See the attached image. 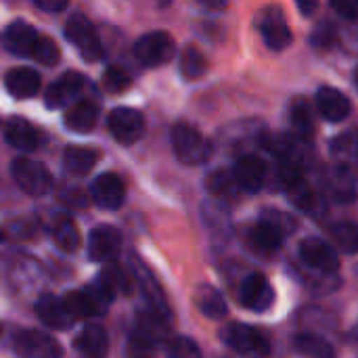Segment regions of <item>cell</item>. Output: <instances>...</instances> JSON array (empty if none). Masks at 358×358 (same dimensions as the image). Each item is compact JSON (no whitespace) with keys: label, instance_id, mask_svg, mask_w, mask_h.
<instances>
[{"label":"cell","instance_id":"14","mask_svg":"<svg viewBox=\"0 0 358 358\" xmlns=\"http://www.w3.org/2000/svg\"><path fill=\"white\" fill-rule=\"evenodd\" d=\"M82 90H84V78L76 71H67L48 86L44 94V103L48 109H63L73 101H78Z\"/></svg>","mask_w":358,"mask_h":358},{"label":"cell","instance_id":"25","mask_svg":"<svg viewBox=\"0 0 358 358\" xmlns=\"http://www.w3.org/2000/svg\"><path fill=\"white\" fill-rule=\"evenodd\" d=\"M331 157L336 159V166H342L350 170L352 174L358 170V130H348L338 134L329 145Z\"/></svg>","mask_w":358,"mask_h":358},{"label":"cell","instance_id":"26","mask_svg":"<svg viewBox=\"0 0 358 358\" xmlns=\"http://www.w3.org/2000/svg\"><path fill=\"white\" fill-rule=\"evenodd\" d=\"M193 302H195L197 310L212 321H220L229 315V306H227L222 294L212 285H206V283L197 285V289L193 292Z\"/></svg>","mask_w":358,"mask_h":358},{"label":"cell","instance_id":"45","mask_svg":"<svg viewBox=\"0 0 358 358\" xmlns=\"http://www.w3.org/2000/svg\"><path fill=\"white\" fill-rule=\"evenodd\" d=\"M355 86H357V90H358V67H357V71H355Z\"/></svg>","mask_w":358,"mask_h":358},{"label":"cell","instance_id":"39","mask_svg":"<svg viewBox=\"0 0 358 358\" xmlns=\"http://www.w3.org/2000/svg\"><path fill=\"white\" fill-rule=\"evenodd\" d=\"M31 57H34L38 63L52 67V65H57V63H59V59H61V50H59V46L55 44V40H50V38H42V36H40V40H38L36 50H34V55H31Z\"/></svg>","mask_w":358,"mask_h":358},{"label":"cell","instance_id":"43","mask_svg":"<svg viewBox=\"0 0 358 358\" xmlns=\"http://www.w3.org/2000/svg\"><path fill=\"white\" fill-rule=\"evenodd\" d=\"M34 4H36V8L46 10V13H59V10H65V6H67L65 0H36Z\"/></svg>","mask_w":358,"mask_h":358},{"label":"cell","instance_id":"22","mask_svg":"<svg viewBox=\"0 0 358 358\" xmlns=\"http://www.w3.org/2000/svg\"><path fill=\"white\" fill-rule=\"evenodd\" d=\"M4 138L10 147H15L19 151H34L40 145L38 130L21 115L8 117V122L4 124Z\"/></svg>","mask_w":358,"mask_h":358},{"label":"cell","instance_id":"40","mask_svg":"<svg viewBox=\"0 0 358 358\" xmlns=\"http://www.w3.org/2000/svg\"><path fill=\"white\" fill-rule=\"evenodd\" d=\"M336 27H334V23H327V21H323V23H319L315 29H313V34H310V44L315 46V48H319V50H329L331 46H334V42H336Z\"/></svg>","mask_w":358,"mask_h":358},{"label":"cell","instance_id":"47","mask_svg":"<svg viewBox=\"0 0 358 358\" xmlns=\"http://www.w3.org/2000/svg\"><path fill=\"white\" fill-rule=\"evenodd\" d=\"M0 336H2V325H0Z\"/></svg>","mask_w":358,"mask_h":358},{"label":"cell","instance_id":"48","mask_svg":"<svg viewBox=\"0 0 358 358\" xmlns=\"http://www.w3.org/2000/svg\"><path fill=\"white\" fill-rule=\"evenodd\" d=\"M357 275H358V273H357Z\"/></svg>","mask_w":358,"mask_h":358},{"label":"cell","instance_id":"11","mask_svg":"<svg viewBox=\"0 0 358 358\" xmlns=\"http://www.w3.org/2000/svg\"><path fill=\"white\" fill-rule=\"evenodd\" d=\"M13 350L19 358H63L61 344L52 336L36 329L17 334L13 340Z\"/></svg>","mask_w":358,"mask_h":358},{"label":"cell","instance_id":"9","mask_svg":"<svg viewBox=\"0 0 358 358\" xmlns=\"http://www.w3.org/2000/svg\"><path fill=\"white\" fill-rule=\"evenodd\" d=\"M256 27L260 29L262 40L271 50H285L294 40V34H292V29L283 17V10L279 6L262 8L256 15Z\"/></svg>","mask_w":358,"mask_h":358},{"label":"cell","instance_id":"2","mask_svg":"<svg viewBox=\"0 0 358 358\" xmlns=\"http://www.w3.org/2000/svg\"><path fill=\"white\" fill-rule=\"evenodd\" d=\"M170 138H172V149H174V155L178 157L180 164L185 166H201L210 159L212 155V147L210 143L203 138V134L187 124V122H178L172 132H170Z\"/></svg>","mask_w":358,"mask_h":358},{"label":"cell","instance_id":"38","mask_svg":"<svg viewBox=\"0 0 358 358\" xmlns=\"http://www.w3.org/2000/svg\"><path fill=\"white\" fill-rule=\"evenodd\" d=\"M166 358H201L199 346L191 338H174L168 342Z\"/></svg>","mask_w":358,"mask_h":358},{"label":"cell","instance_id":"15","mask_svg":"<svg viewBox=\"0 0 358 358\" xmlns=\"http://www.w3.org/2000/svg\"><path fill=\"white\" fill-rule=\"evenodd\" d=\"M36 315H38V319L46 327L57 329V331L69 329L76 323V317L71 315V310L65 304V300L59 298V296H52V294H42L38 298V302H36Z\"/></svg>","mask_w":358,"mask_h":358},{"label":"cell","instance_id":"32","mask_svg":"<svg viewBox=\"0 0 358 358\" xmlns=\"http://www.w3.org/2000/svg\"><path fill=\"white\" fill-rule=\"evenodd\" d=\"M99 279L113 296H130L132 294V287H134L132 275L117 262H107L105 268L101 271Z\"/></svg>","mask_w":358,"mask_h":358},{"label":"cell","instance_id":"33","mask_svg":"<svg viewBox=\"0 0 358 358\" xmlns=\"http://www.w3.org/2000/svg\"><path fill=\"white\" fill-rule=\"evenodd\" d=\"M296 350L308 358H336L334 346L325 338L310 331H304L296 338Z\"/></svg>","mask_w":358,"mask_h":358},{"label":"cell","instance_id":"3","mask_svg":"<svg viewBox=\"0 0 358 358\" xmlns=\"http://www.w3.org/2000/svg\"><path fill=\"white\" fill-rule=\"evenodd\" d=\"M113 294L103 285L101 279L92 281L88 287L80 289V292H69L63 300L69 306L71 315L78 319H92V317H103L111 302H113Z\"/></svg>","mask_w":358,"mask_h":358},{"label":"cell","instance_id":"20","mask_svg":"<svg viewBox=\"0 0 358 358\" xmlns=\"http://www.w3.org/2000/svg\"><path fill=\"white\" fill-rule=\"evenodd\" d=\"M317 109H319L321 117H325L331 124H338L350 115L352 105H350V99L344 92H340L338 88L323 86L317 90Z\"/></svg>","mask_w":358,"mask_h":358},{"label":"cell","instance_id":"24","mask_svg":"<svg viewBox=\"0 0 358 358\" xmlns=\"http://www.w3.org/2000/svg\"><path fill=\"white\" fill-rule=\"evenodd\" d=\"M4 86L15 99H29L40 90V73L31 67H15L4 76Z\"/></svg>","mask_w":358,"mask_h":358},{"label":"cell","instance_id":"28","mask_svg":"<svg viewBox=\"0 0 358 358\" xmlns=\"http://www.w3.org/2000/svg\"><path fill=\"white\" fill-rule=\"evenodd\" d=\"M99 107L92 101H78L65 113V126L71 132H90L96 126Z\"/></svg>","mask_w":358,"mask_h":358},{"label":"cell","instance_id":"37","mask_svg":"<svg viewBox=\"0 0 358 358\" xmlns=\"http://www.w3.org/2000/svg\"><path fill=\"white\" fill-rule=\"evenodd\" d=\"M130 84H132L130 76L122 67H117V65L107 67L105 73H103V88L107 92H111V94H120V92L128 90Z\"/></svg>","mask_w":358,"mask_h":358},{"label":"cell","instance_id":"16","mask_svg":"<svg viewBox=\"0 0 358 358\" xmlns=\"http://www.w3.org/2000/svg\"><path fill=\"white\" fill-rule=\"evenodd\" d=\"M90 195L101 210H117L126 199V187L117 174L105 172L90 185Z\"/></svg>","mask_w":358,"mask_h":358},{"label":"cell","instance_id":"8","mask_svg":"<svg viewBox=\"0 0 358 358\" xmlns=\"http://www.w3.org/2000/svg\"><path fill=\"white\" fill-rule=\"evenodd\" d=\"M10 174H13L17 187L31 197H42L50 189V174L44 168V164H40L36 159L17 157L10 164Z\"/></svg>","mask_w":358,"mask_h":358},{"label":"cell","instance_id":"4","mask_svg":"<svg viewBox=\"0 0 358 358\" xmlns=\"http://www.w3.org/2000/svg\"><path fill=\"white\" fill-rule=\"evenodd\" d=\"M222 342L233 348L241 358H268L271 357V342L262 331L252 325L243 323H229L220 331Z\"/></svg>","mask_w":358,"mask_h":358},{"label":"cell","instance_id":"30","mask_svg":"<svg viewBox=\"0 0 358 358\" xmlns=\"http://www.w3.org/2000/svg\"><path fill=\"white\" fill-rule=\"evenodd\" d=\"M50 235L61 252L73 254L80 250V231L69 216H57L50 224Z\"/></svg>","mask_w":358,"mask_h":358},{"label":"cell","instance_id":"34","mask_svg":"<svg viewBox=\"0 0 358 358\" xmlns=\"http://www.w3.org/2000/svg\"><path fill=\"white\" fill-rule=\"evenodd\" d=\"M208 71V61L197 46H187L180 55V73L187 80H197Z\"/></svg>","mask_w":358,"mask_h":358},{"label":"cell","instance_id":"21","mask_svg":"<svg viewBox=\"0 0 358 358\" xmlns=\"http://www.w3.org/2000/svg\"><path fill=\"white\" fill-rule=\"evenodd\" d=\"M134 334L149 340L151 344L159 346L162 342L168 340L170 336V319H166L164 315L151 310L149 306L145 310H138L136 313V327H134Z\"/></svg>","mask_w":358,"mask_h":358},{"label":"cell","instance_id":"44","mask_svg":"<svg viewBox=\"0 0 358 358\" xmlns=\"http://www.w3.org/2000/svg\"><path fill=\"white\" fill-rule=\"evenodd\" d=\"M317 2H306V0H298V8L302 10V15L304 17H308V15H313L315 10H317Z\"/></svg>","mask_w":358,"mask_h":358},{"label":"cell","instance_id":"18","mask_svg":"<svg viewBox=\"0 0 358 358\" xmlns=\"http://www.w3.org/2000/svg\"><path fill=\"white\" fill-rule=\"evenodd\" d=\"M233 174L241 187V191L248 193H258L262 191L264 182H266V166L264 162L254 155V153H243L233 168Z\"/></svg>","mask_w":358,"mask_h":358},{"label":"cell","instance_id":"12","mask_svg":"<svg viewBox=\"0 0 358 358\" xmlns=\"http://www.w3.org/2000/svg\"><path fill=\"white\" fill-rule=\"evenodd\" d=\"M109 132L120 145H132L145 134V117L130 107H117L109 113Z\"/></svg>","mask_w":358,"mask_h":358},{"label":"cell","instance_id":"27","mask_svg":"<svg viewBox=\"0 0 358 358\" xmlns=\"http://www.w3.org/2000/svg\"><path fill=\"white\" fill-rule=\"evenodd\" d=\"M327 193L340 201V203H350L357 197V178L350 170L336 166L329 174H327Z\"/></svg>","mask_w":358,"mask_h":358},{"label":"cell","instance_id":"7","mask_svg":"<svg viewBox=\"0 0 358 358\" xmlns=\"http://www.w3.org/2000/svg\"><path fill=\"white\" fill-rule=\"evenodd\" d=\"M134 57L145 67H159L172 61L176 44L168 31H149L134 42Z\"/></svg>","mask_w":358,"mask_h":358},{"label":"cell","instance_id":"13","mask_svg":"<svg viewBox=\"0 0 358 358\" xmlns=\"http://www.w3.org/2000/svg\"><path fill=\"white\" fill-rule=\"evenodd\" d=\"M239 300L252 313H266L275 302V289L262 273H250L241 281Z\"/></svg>","mask_w":358,"mask_h":358},{"label":"cell","instance_id":"42","mask_svg":"<svg viewBox=\"0 0 358 358\" xmlns=\"http://www.w3.org/2000/svg\"><path fill=\"white\" fill-rule=\"evenodd\" d=\"M331 8L348 21L358 19V0H336L331 2Z\"/></svg>","mask_w":358,"mask_h":358},{"label":"cell","instance_id":"10","mask_svg":"<svg viewBox=\"0 0 358 358\" xmlns=\"http://www.w3.org/2000/svg\"><path fill=\"white\" fill-rule=\"evenodd\" d=\"M300 258L304 266L319 275H338L340 256L338 252L319 237H308L300 243Z\"/></svg>","mask_w":358,"mask_h":358},{"label":"cell","instance_id":"23","mask_svg":"<svg viewBox=\"0 0 358 358\" xmlns=\"http://www.w3.org/2000/svg\"><path fill=\"white\" fill-rule=\"evenodd\" d=\"M76 350L84 358H107L109 355L107 331L96 323H88L76 338Z\"/></svg>","mask_w":358,"mask_h":358},{"label":"cell","instance_id":"41","mask_svg":"<svg viewBox=\"0 0 358 358\" xmlns=\"http://www.w3.org/2000/svg\"><path fill=\"white\" fill-rule=\"evenodd\" d=\"M155 350H157L155 344H151L149 340H145L136 334H132L128 340V357L130 358H155L157 355Z\"/></svg>","mask_w":358,"mask_h":358},{"label":"cell","instance_id":"36","mask_svg":"<svg viewBox=\"0 0 358 358\" xmlns=\"http://www.w3.org/2000/svg\"><path fill=\"white\" fill-rule=\"evenodd\" d=\"M289 122L300 136H308V132H313V109L304 99H296L289 105Z\"/></svg>","mask_w":358,"mask_h":358},{"label":"cell","instance_id":"1","mask_svg":"<svg viewBox=\"0 0 358 358\" xmlns=\"http://www.w3.org/2000/svg\"><path fill=\"white\" fill-rule=\"evenodd\" d=\"M296 229V220L279 210H266L250 231V239L260 252H277L285 237Z\"/></svg>","mask_w":358,"mask_h":358},{"label":"cell","instance_id":"19","mask_svg":"<svg viewBox=\"0 0 358 358\" xmlns=\"http://www.w3.org/2000/svg\"><path fill=\"white\" fill-rule=\"evenodd\" d=\"M38 40H40L38 31L31 25H27L25 21L10 23L2 34V46L17 57H31Z\"/></svg>","mask_w":358,"mask_h":358},{"label":"cell","instance_id":"6","mask_svg":"<svg viewBox=\"0 0 358 358\" xmlns=\"http://www.w3.org/2000/svg\"><path fill=\"white\" fill-rule=\"evenodd\" d=\"M65 38L78 48V52L86 59V61H99L103 57V46L99 40V34L94 29V25L90 23V19L82 13H73L67 21H65Z\"/></svg>","mask_w":358,"mask_h":358},{"label":"cell","instance_id":"29","mask_svg":"<svg viewBox=\"0 0 358 358\" xmlns=\"http://www.w3.org/2000/svg\"><path fill=\"white\" fill-rule=\"evenodd\" d=\"M206 187L210 191V195L216 201H233L239 197L241 187L233 174V170H214L208 178H206Z\"/></svg>","mask_w":358,"mask_h":358},{"label":"cell","instance_id":"46","mask_svg":"<svg viewBox=\"0 0 358 358\" xmlns=\"http://www.w3.org/2000/svg\"><path fill=\"white\" fill-rule=\"evenodd\" d=\"M2 239H4V233L0 231V243H2Z\"/></svg>","mask_w":358,"mask_h":358},{"label":"cell","instance_id":"35","mask_svg":"<svg viewBox=\"0 0 358 358\" xmlns=\"http://www.w3.org/2000/svg\"><path fill=\"white\" fill-rule=\"evenodd\" d=\"M331 237L344 254H348V256L358 254V224L338 222L331 227Z\"/></svg>","mask_w":358,"mask_h":358},{"label":"cell","instance_id":"5","mask_svg":"<svg viewBox=\"0 0 358 358\" xmlns=\"http://www.w3.org/2000/svg\"><path fill=\"white\" fill-rule=\"evenodd\" d=\"M128 266H130V275H132L134 285H138V289L143 292V296L147 300V306L151 310L164 315L166 319H172V310L168 306L166 294H164L162 285L157 283L155 275L149 271V266L136 254H130L128 256Z\"/></svg>","mask_w":358,"mask_h":358},{"label":"cell","instance_id":"17","mask_svg":"<svg viewBox=\"0 0 358 358\" xmlns=\"http://www.w3.org/2000/svg\"><path fill=\"white\" fill-rule=\"evenodd\" d=\"M122 250V235L115 227L101 224L90 231L88 237V256L94 262H111Z\"/></svg>","mask_w":358,"mask_h":358},{"label":"cell","instance_id":"31","mask_svg":"<svg viewBox=\"0 0 358 358\" xmlns=\"http://www.w3.org/2000/svg\"><path fill=\"white\" fill-rule=\"evenodd\" d=\"M96 159H99V153L94 149H90V147H76V145H71L63 153V166L73 176L88 174L94 168Z\"/></svg>","mask_w":358,"mask_h":358}]
</instances>
